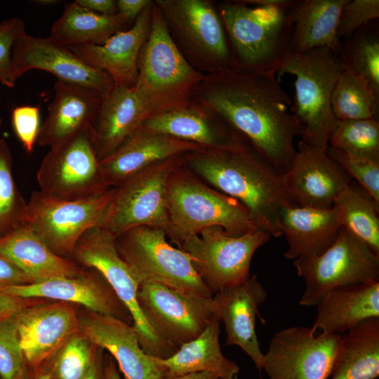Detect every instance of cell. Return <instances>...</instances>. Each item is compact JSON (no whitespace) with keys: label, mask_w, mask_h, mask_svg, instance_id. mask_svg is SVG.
Instances as JSON below:
<instances>
[{"label":"cell","mask_w":379,"mask_h":379,"mask_svg":"<svg viewBox=\"0 0 379 379\" xmlns=\"http://www.w3.org/2000/svg\"><path fill=\"white\" fill-rule=\"evenodd\" d=\"M198 95L281 174L289 169L296 154L294 138L305 128L276 74L222 69L208 77Z\"/></svg>","instance_id":"1"},{"label":"cell","mask_w":379,"mask_h":379,"mask_svg":"<svg viewBox=\"0 0 379 379\" xmlns=\"http://www.w3.org/2000/svg\"><path fill=\"white\" fill-rule=\"evenodd\" d=\"M185 166L215 190L242 204L257 227L275 237L282 211L295 206L281 174L253 147L241 151L201 150L188 153Z\"/></svg>","instance_id":"2"},{"label":"cell","mask_w":379,"mask_h":379,"mask_svg":"<svg viewBox=\"0 0 379 379\" xmlns=\"http://www.w3.org/2000/svg\"><path fill=\"white\" fill-rule=\"evenodd\" d=\"M296 1L268 0L248 6L239 1L220 4L236 69L277 74L290 52Z\"/></svg>","instance_id":"3"},{"label":"cell","mask_w":379,"mask_h":379,"mask_svg":"<svg viewBox=\"0 0 379 379\" xmlns=\"http://www.w3.org/2000/svg\"><path fill=\"white\" fill-rule=\"evenodd\" d=\"M167 211V237L180 249L186 240L209 227H222L234 237L258 229L242 204L204 184L185 162L177 166L169 178Z\"/></svg>","instance_id":"4"},{"label":"cell","mask_w":379,"mask_h":379,"mask_svg":"<svg viewBox=\"0 0 379 379\" xmlns=\"http://www.w3.org/2000/svg\"><path fill=\"white\" fill-rule=\"evenodd\" d=\"M344 68L336 54L326 47L296 53L289 52L276 75H294L295 93L291 110L305 131L306 143L326 150L338 119L331 108L332 92Z\"/></svg>","instance_id":"5"},{"label":"cell","mask_w":379,"mask_h":379,"mask_svg":"<svg viewBox=\"0 0 379 379\" xmlns=\"http://www.w3.org/2000/svg\"><path fill=\"white\" fill-rule=\"evenodd\" d=\"M160 228L139 226L116 237L117 249L140 284L152 281L197 298L212 291L199 277L190 256L166 241Z\"/></svg>","instance_id":"6"},{"label":"cell","mask_w":379,"mask_h":379,"mask_svg":"<svg viewBox=\"0 0 379 379\" xmlns=\"http://www.w3.org/2000/svg\"><path fill=\"white\" fill-rule=\"evenodd\" d=\"M201 80V74L178 49L162 14L153 4L149 32L139 55L135 85L152 115L183 104L186 93Z\"/></svg>","instance_id":"7"},{"label":"cell","mask_w":379,"mask_h":379,"mask_svg":"<svg viewBox=\"0 0 379 379\" xmlns=\"http://www.w3.org/2000/svg\"><path fill=\"white\" fill-rule=\"evenodd\" d=\"M115 239L102 226L91 227L79 239L69 259L81 267L95 270L103 276L129 311L145 353L166 359L178 348L162 339L144 316L137 298L139 284L120 256Z\"/></svg>","instance_id":"8"},{"label":"cell","mask_w":379,"mask_h":379,"mask_svg":"<svg viewBox=\"0 0 379 379\" xmlns=\"http://www.w3.org/2000/svg\"><path fill=\"white\" fill-rule=\"evenodd\" d=\"M115 190L111 187L78 200L56 199L34 190L27 201L25 225L53 253L69 259L81 235L91 227L102 225Z\"/></svg>","instance_id":"9"},{"label":"cell","mask_w":379,"mask_h":379,"mask_svg":"<svg viewBox=\"0 0 379 379\" xmlns=\"http://www.w3.org/2000/svg\"><path fill=\"white\" fill-rule=\"evenodd\" d=\"M293 265L305 281L302 306L317 305L337 287L379 281V257L344 227L324 253L297 258Z\"/></svg>","instance_id":"10"},{"label":"cell","mask_w":379,"mask_h":379,"mask_svg":"<svg viewBox=\"0 0 379 379\" xmlns=\"http://www.w3.org/2000/svg\"><path fill=\"white\" fill-rule=\"evenodd\" d=\"M187 154L157 162L117 187L102 227L115 237L139 226L162 229L168 236V180L173 170L185 162Z\"/></svg>","instance_id":"11"},{"label":"cell","mask_w":379,"mask_h":379,"mask_svg":"<svg viewBox=\"0 0 379 379\" xmlns=\"http://www.w3.org/2000/svg\"><path fill=\"white\" fill-rule=\"evenodd\" d=\"M270 237L259 229L234 237L227 234L222 227L213 226L186 240L180 249L190 256L199 277L215 294L241 284L250 277L255 252Z\"/></svg>","instance_id":"12"},{"label":"cell","mask_w":379,"mask_h":379,"mask_svg":"<svg viewBox=\"0 0 379 379\" xmlns=\"http://www.w3.org/2000/svg\"><path fill=\"white\" fill-rule=\"evenodd\" d=\"M39 191L64 200H78L111 188L103 178L97 157L92 126L51 148L36 173Z\"/></svg>","instance_id":"13"},{"label":"cell","mask_w":379,"mask_h":379,"mask_svg":"<svg viewBox=\"0 0 379 379\" xmlns=\"http://www.w3.org/2000/svg\"><path fill=\"white\" fill-rule=\"evenodd\" d=\"M340 335H315L303 326L282 329L270 342L263 369L270 379H329Z\"/></svg>","instance_id":"14"},{"label":"cell","mask_w":379,"mask_h":379,"mask_svg":"<svg viewBox=\"0 0 379 379\" xmlns=\"http://www.w3.org/2000/svg\"><path fill=\"white\" fill-rule=\"evenodd\" d=\"M137 298L154 331L176 348L198 337L215 315L213 296L194 297L156 282L140 283Z\"/></svg>","instance_id":"15"},{"label":"cell","mask_w":379,"mask_h":379,"mask_svg":"<svg viewBox=\"0 0 379 379\" xmlns=\"http://www.w3.org/2000/svg\"><path fill=\"white\" fill-rule=\"evenodd\" d=\"M158 9L190 52L213 72L236 69L218 11L206 0H158Z\"/></svg>","instance_id":"16"},{"label":"cell","mask_w":379,"mask_h":379,"mask_svg":"<svg viewBox=\"0 0 379 379\" xmlns=\"http://www.w3.org/2000/svg\"><path fill=\"white\" fill-rule=\"evenodd\" d=\"M11 58L16 81L29 70L40 69L53 74L58 80L90 89L102 98L114 86L106 72L88 65L69 46L50 36L26 33L15 41Z\"/></svg>","instance_id":"17"},{"label":"cell","mask_w":379,"mask_h":379,"mask_svg":"<svg viewBox=\"0 0 379 379\" xmlns=\"http://www.w3.org/2000/svg\"><path fill=\"white\" fill-rule=\"evenodd\" d=\"M352 178L326 150L300 140L282 182L289 197L298 206L331 208Z\"/></svg>","instance_id":"18"},{"label":"cell","mask_w":379,"mask_h":379,"mask_svg":"<svg viewBox=\"0 0 379 379\" xmlns=\"http://www.w3.org/2000/svg\"><path fill=\"white\" fill-rule=\"evenodd\" d=\"M48 300L16 316L19 339L29 368L44 366L80 331L79 315L72 304Z\"/></svg>","instance_id":"19"},{"label":"cell","mask_w":379,"mask_h":379,"mask_svg":"<svg viewBox=\"0 0 379 379\" xmlns=\"http://www.w3.org/2000/svg\"><path fill=\"white\" fill-rule=\"evenodd\" d=\"M0 293L83 305L88 311L119 318L132 325L131 315L97 270L86 269L75 277H62L24 285L6 286Z\"/></svg>","instance_id":"20"},{"label":"cell","mask_w":379,"mask_h":379,"mask_svg":"<svg viewBox=\"0 0 379 379\" xmlns=\"http://www.w3.org/2000/svg\"><path fill=\"white\" fill-rule=\"evenodd\" d=\"M141 126L195 143L206 150L241 151L251 147L241 133L220 116L184 103L149 117Z\"/></svg>","instance_id":"21"},{"label":"cell","mask_w":379,"mask_h":379,"mask_svg":"<svg viewBox=\"0 0 379 379\" xmlns=\"http://www.w3.org/2000/svg\"><path fill=\"white\" fill-rule=\"evenodd\" d=\"M80 331L116 359L124 379H161L165 368L145 353L132 325L113 316L88 311L79 316Z\"/></svg>","instance_id":"22"},{"label":"cell","mask_w":379,"mask_h":379,"mask_svg":"<svg viewBox=\"0 0 379 379\" xmlns=\"http://www.w3.org/2000/svg\"><path fill=\"white\" fill-rule=\"evenodd\" d=\"M267 293L255 274L244 283L225 288L213 294L215 314L225 324L227 345H237L252 359L260 378L264 354L255 333L258 307Z\"/></svg>","instance_id":"23"},{"label":"cell","mask_w":379,"mask_h":379,"mask_svg":"<svg viewBox=\"0 0 379 379\" xmlns=\"http://www.w3.org/2000/svg\"><path fill=\"white\" fill-rule=\"evenodd\" d=\"M204 149L195 143L140 126L114 152L100 161V164L106 185L117 188L135 173L157 162Z\"/></svg>","instance_id":"24"},{"label":"cell","mask_w":379,"mask_h":379,"mask_svg":"<svg viewBox=\"0 0 379 379\" xmlns=\"http://www.w3.org/2000/svg\"><path fill=\"white\" fill-rule=\"evenodd\" d=\"M153 3L148 5L129 29L120 31L103 44L69 48L88 65L106 72L114 84L132 87L138 78V59L149 32Z\"/></svg>","instance_id":"25"},{"label":"cell","mask_w":379,"mask_h":379,"mask_svg":"<svg viewBox=\"0 0 379 379\" xmlns=\"http://www.w3.org/2000/svg\"><path fill=\"white\" fill-rule=\"evenodd\" d=\"M54 97L41 125L36 143L57 147L85 128L93 126L102 97L84 87L57 79Z\"/></svg>","instance_id":"26"},{"label":"cell","mask_w":379,"mask_h":379,"mask_svg":"<svg viewBox=\"0 0 379 379\" xmlns=\"http://www.w3.org/2000/svg\"><path fill=\"white\" fill-rule=\"evenodd\" d=\"M152 112L135 86L114 84L101 102L92 126L99 161L114 152Z\"/></svg>","instance_id":"27"},{"label":"cell","mask_w":379,"mask_h":379,"mask_svg":"<svg viewBox=\"0 0 379 379\" xmlns=\"http://www.w3.org/2000/svg\"><path fill=\"white\" fill-rule=\"evenodd\" d=\"M279 227L288 244V259L312 258L328 249L338 237L342 225L335 209L302 206L285 208Z\"/></svg>","instance_id":"28"},{"label":"cell","mask_w":379,"mask_h":379,"mask_svg":"<svg viewBox=\"0 0 379 379\" xmlns=\"http://www.w3.org/2000/svg\"><path fill=\"white\" fill-rule=\"evenodd\" d=\"M316 306L312 331L342 335L366 319L379 318V281L337 287Z\"/></svg>","instance_id":"29"},{"label":"cell","mask_w":379,"mask_h":379,"mask_svg":"<svg viewBox=\"0 0 379 379\" xmlns=\"http://www.w3.org/2000/svg\"><path fill=\"white\" fill-rule=\"evenodd\" d=\"M0 258L22 270L33 283L79 276L86 270L53 253L27 225L0 237Z\"/></svg>","instance_id":"30"},{"label":"cell","mask_w":379,"mask_h":379,"mask_svg":"<svg viewBox=\"0 0 379 379\" xmlns=\"http://www.w3.org/2000/svg\"><path fill=\"white\" fill-rule=\"evenodd\" d=\"M220 319L215 314L196 338L182 344L171 357L158 359L164 367V378L210 372L219 379H238L239 366L222 353L219 343Z\"/></svg>","instance_id":"31"},{"label":"cell","mask_w":379,"mask_h":379,"mask_svg":"<svg viewBox=\"0 0 379 379\" xmlns=\"http://www.w3.org/2000/svg\"><path fill=\"white\" fill-rule=\"evenodd\" d=\"M348 0L296 1L290 52L301 53L326 47L336 55L340 49L337 29L340 13Z\"/></svg>","instance_id":"32"},{"label":"cell","mask_w":379,"mask_h":379,"mask_svg":"<svg viewBox=\"0 0 379 379\" xmlns=\"http://www.w3.org/2000/svg\"><path fill=\"white\" fill-rule=\"evenodd\" d=\"M378 375L379 318H371L340 335L330 379H375Z\"/></svg>","instance_id":"33"},{"label":"cell","mask_w":379,"mask_h":379,"mask_svg":"<svg viewBox=\"0 0 379 379\" xmlns=\"http://www.w3.org/2000/svg\"><path fill=\"white\" fill-rule=\"evenodd\" d=\"M128 24L117 13L98 14L74 1L65 4L61 16L51 27L50 37L67 46L101 45L114 34L126 30Z\"/></svg>","instance_id":"34"},{"label":"cell","mask_w":379,"mask_h":379,"mask_svg":"<svg viewBox=\"0 0 379 379\" xmlns=\"http://www.w3.org/2000/svg\"><path fill=\"white\" fill-rule=\"evenodd\" d=\"M333 207L342 227L379 257V203L352 180L339 194Z\"/></svg>","instance_id":"35"},{"label":"cell","mask_w":379,"mask_h":379,"mask_svg":"<svg viewBox=\"0 0 379 379\" xmlns=\"http://www.w3.org/2000/svg\"><path fill=\"white\" fill-rule=\"evenodd\" d=\"M373 21L340 43L338 55L344 69L363 78L379 100V32Z\"/></svg>","instance_id":"36"},{"label":"cell","mask_w":379,"mask_h":379,"mask_svg":"<svg viewBox=\"0 0 379 379\" xmlns=\"http://www.w3.org/2000/svg\"><path fill=\"white\" fill-rule=\"evenodd\" d=\"M331 108L338 120L376 119L379 100L363 78L343 69L332 92Z\"/></svg>","instance_id":"37"},{"label":"cell","mask_w":379,"mask_h":379,"mask_svg":"<svg viewBox=\"0 0 379 379\" xmlns=\"http://www.w3.org/2000/svg\"><path fill=\"white\" fill-rule=\"evenodd\" d=\"M12 168L10 147L0 138V237L25 225L27 201L16 185Z\"/></svg>","instance_id":"38"},{"label":"cell","mask_w":379,"mask_h":379,"mask_svg":"<svg viewBox=\"0 0 379 379\" xmlns=\"http://www.w3.org/2000/svg\"><path fill=\"white\" fill-rule=\"evenodd\" d=\"M98 347L81 331L72 335L46 364L52 379H84Z\"/></svg>","instance_id":"39"},{"label":"cell","mask_w":379,"mask_h":379,"mask_svg":"<svg viewBox=\"0 0 379 379\" xmlns=\"http://www.w3.org/2000/svg\"><path fill=\"white\" fill-rule=\"evenodd\" d=\"M329 144L335 149L379 162L378 120H338Z\"/></svg>","instance_id":"40"},{"label":"cell","mask_w":379,"mask_h":379,"mask_svg":"<svg viewBox=\"0 0 379 379\" xmlns=\"http://www.w3.org/2000/svg\"><path fill=\"white\" fill-rule=\"evenodd\" d=\"M28 368L19 339L16 316L0 321V378L25 379Z\"/></svg>","instance_id":"41"},{"label":"cell","mask_w":379,"mask_h":379,"mask_svg":"<svg viewBox=\"0 0 379 379\" xmlns=\"http://www.w3.org/2000/svg\"><path fill=\"white\" fill-rule=\"evenodd\" d=\"M328 156L379 203V162L328 146Z\"/></svg>","instance_id":"42"},{"label":"cell","mask_w":379,"mask_h":379,"mask_svg":"<svg viewBox=\"0 0 379 379\" xmlns=\"http://www.w3.org/2000/svg\"><path fill=\"white\" fill-rule=\"evenodd\" d=\"M26 33L25 23L20 18L0 22V83L8 88H13L16 81L11 58L13 46Z\"/></svg>","instance_id":"43"},{"label":"cell","mask_w":379,"mask_h":379,"mask_svg":"<svg viewBox=\"0 0 379 379\" xmlns=\"http://www.w3.org/2000/svg\"><path fill=\"white\" fill-rule=\"evenodd\" d=\"M379 18L378 0H348L342 8L337 36H350L355 30Z\"/></svg>","instance_id":"44"},{"label":"cell","mask_w":379,"mask_h":379,"mask_svg":"<svg viewBox=\"0 0 379 379\" xmlns=\"http://www.w3.org/2000/svg\"><path fill=\"white\" fill-rule=\"evenodd\" d=\"M14 132L25 151L32 153L40 130V109L38 106L21 105L12 111Z\"/></svg>","instance_id":"45"},{"label":"cell","mask_w":379,"mask_h":379,"mask_svg":"<svg viewBox=\"0 0 379 379\" xmlns=\"http://www.w3.org/2000/svg\"><path fill=\"white\" fill-rule=\"evenodd\" d=\"M46 300L43 298H21L0 293V321L17 316L25 309Z\"/></svg>","instance_id":"46"},{"label":"cell","mask_w":379,"mask_h":379,"mask_svg":"<svg viewBox=\"0 0 379 379\" xmlns=\"http://www.w3.org/2000/svg\"><path fill=\"white\" fill-rule=\"evenodd\" d=\"M33 283L32 280L16 266L0 258V288L6 286Z\"/></svg>","instance_id":"47"},{"label":"cell","mask_w":379,"mask_h":379,"mask_svg":"<svg viewBox=\"0 0 379 379\" xmlns=\"http://www.w3.org/2000/svg\"><path fill=\"white\" fill-rule=\"evenodd\" d=\"M151 3L149 0H118L117 14L127 22L135 20V19Z\"/></svg>","instance_id":"48"},{"label":"cell","mask_w":379,"mask_h":379,"mask_svg":"<svg viewBox=\"0 0 379 379\" xmlns=\"http://www.w3.org/2000/svg\"><path fill=\"white\" fill-rule=\"evenodd\" d=\"M80 6L92 12L112 15L117 13V1L114 0H75Z\"/></svg>","instance_id":"49"},{"label":"cell","mask_w":379,"mask_h":379,"mask_svg":"<svg viewBox=\"0 0 379 379\" xmlns=\"http://www.w3.org/2000/svg\"><path fill=\"white\" fill-rule=\"evenodd\" d=\"M103 350V349L98 347L95 361L84 379H105Z\"/></svg>","instance_id":"50"},{"label":"cell","mask_w":379,"mask_h":379,"mask_svg":"<svg viewBox=\"0 0 379 379\" xmlns=\"http://www.w3.org/2000/svg\"><path fill=\"white\" fill-rule=\"evenodd\" d=\"M104 373L105 379H122L116 364L110 358L106 361L104 360Z\"/></svg>","instance_id":"51"},{"label":"cell","mask_w":379,"mask_h":379,"mask_svg":"<svg viewBox=\"0 0 379 379\" xmlns=\"http://www.w3.org/2000/svg\"><path fill=\"white\" fill-rule=\"evenodd\" d=\"M25 379H52L45 366L38 368H29Z\"/></svg>","instance_id":"52"},{"label":"cell","mask_w":379,"mask_h":379,"mask_svg":"<svg viewBox=\"0 0 379 379\" xmlns=\"http://www.w3.org/2000/svg\"><path fill=\"white\" fill-rule=\"evenodd\" d=\"M161 379H219V378L210 372H199L174 378H163Z\"/></svg>","instance_id":"53"},{"label":"cell","mask_w":379,"mask_h":379,"mask_svg":"<svg viewBox=\"0 0 379 379\" xmlns=\"http://www.w3.org/2000/svg\"><path fill=\"white\" fill-rule=\"evenodd\" d=\"M36 2L37 4L48 5V4H53L55 2H56V1H54V0H45V1L44 0H40V1H36Z\"/></svg>","instance_id":"54"},{"label":"cell","mask_w":379,"mask_h":379,"mask_svg":"<svg viewBox=\"0 0 379 379\" xmlns=\"http://www.w3.org/2000/svg\"><path fill=\"white\" fill-rule=\"evenodd\" d=\"M2 122H3V121H2V119H1V114H0V126H1V124H2Z\"/></svg>","instance_id":"55"},{"label":"cell","mask_w":379,"mask_h":379,"mask_svg":"<svg viewBox=\"0 0 379 379\" xmlns=\"http://www.w3.org/2000/svg\"><path fill=\"white\" fill-rule=\"evenodd\" d=\"M1 379V378H0Z\"/></svg>","instance_id":"56"}]
</instances>
